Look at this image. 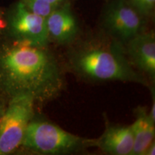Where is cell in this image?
<instances>
[{
  "mask_svg": "<svg viewBox=\"0 0 155 155\" xmlns=\"http://www.w3.org/2000/svg\"><path fill=\"white\" fill-rule=\"evenodd\" d=\"M63 86L61 68L48 45L0 39V96L6 101L19 96L48 101L60 95Z\"/></svg>",
  "mask_w": 155,
  "mask_h": 155,
  "instance_id": "cell-1",
  "label": "cell"
},
{
  "mask_svg": "<svg viewBox=\"0 0 155 155\" xmlns=\"http://www.w3.org/2000/svg\"><path fill=\"white\" fill-rule=\"evenodd\" d=\"M71 66L83 78L93 81H119L144 83L134 69L122 45L111 42H90L71 54Z\"/></svg>",
  "mask_w": 155,
  "mask_h": 155,
  "instance_id": "cell-2",
  "label": "cell"
},
{
  "mask_svg": "<svg viewBox=\"0 0 155 155\" xmlns=\"http://www.w3.org/2000/svg\"><path fill=\"white\" fill-rule=\"evenodd\" d=\"M91 143L92 139L78 137L35 115L28 126L19 150L38 154H65L92 147Z\"/></svg>",
  "mask_w": 155,
  "mask_h": 155,
  "instance_id": "cell-3",
  "label": "cell"
},
{
  "mask_svg": "<svg viewBox=\"0 0 155 155\" xmlns=\"http://www.w3.org/2000/svg\"><path fill=\"white\" fill-rule=\"evenodd\" d=\"M35 101L29 96L14 97L7 101L0 120V155L18 152L28 126L35 116Z\"/></svg>",
  "mask_w": 155,
  "mask_h": 155,
  "instance_id": "cell-4",
  "label": "cell"
},
{
  "mask_svg": "<svg viewBox=\"0 0 155 155\" xmlns=\"http://www.w3.org/2000/svg\"><path fill=\"white\" fill-rule=\"evenodd\" d=\"M5 36L7 38L48 45L46 18L29 10L20 0L5 13Z\"/></svg>",
  "mask_w": 155,
  "mask_h": 155,
  "instance_id": "cell-5",
  "label": "cell"
},
{
  "mask_svg": "<svg viewBox=\"0 0 155 155\" xmlns=\"http://www.w3.org/2000/svg\"><path fill=\"white\" fill-rule=\"evenodd\" d=\"M144 18L125 0H114L103 15V26L114 40L121 45L144 32Z\"/></svg>",
  "mask_w": 155,
  "mask_h": 155,
  "instance_id": "cell-6",
  "label": "cell"
},
{
  "mask_svg": "<svg viewBox=\"0 0 155 155\" xmlns=\"http://www.w3.org/2000/svg\"><path fill=\"white\" fill-rule=\"evenodd\" d=\"M125 45V53L133 67H136L154 79L155 36L154 32H141L131 39Z\"/></svg>",
  "mask_w": 155,
  "mask_h": 155,
  "instance_id": "cell-7",
  "label": "cell"
},
{
  "mask_svg": "<svg viewBox=\"0 0 155 155\" xmlns=\"http://www.w3.org/2000/svg\"><path fill=\"white\" fill-rule=\"evenodd\" d=\"M49 39L61 45L71 43L78 35L79 26L68 2L64 3L46 17Z\"/></svg>",
  "mask_w": 155,
  "mask_h": 155,
  "instance_id": "cell-8",
  "label": "cell"
},
{
  "mask_svg": "<svg viewBox=\"0 0 155 155\" xmlns=\"http://www.w3.org/2000/svg\"><path fill=\"white\" fill-rule=\"evenodd\" d=\"M92 147L112 155H131L134 147L131 125H113L106 123L104 133L98 139H92Z\"/></svg>",
  "mask_w": 155,
  "mask_h": 155,
  "instance_id": "cell-9",
  "label": "cell"
},
{
  "mask_svg": "<svg viewBox=\"0 0 155 155\" xmlns=\"http://www.w3.org/2000/svg\"><path fill=\"white\" fill-rule=\"evenodd\" d=\"M131 125L134 147L131 155H144L154 142L155 121L151 119L145 108L139 107L136 111V119Z\"/></svg>",
  "mask_w": 155,
  "mask_h": 155,
  "instance_id": "cell-10",
  "label": "cell"
},
{
  "mask_svg": "<svg viewBox=\"0 0 155 155\" xmlns=\"http://www.w3.org/2000/svg\"><path fill=\"white\" fill-rule=\"evenodd\" d=\"M25 7L35 14L47 17L58 7L68 0H20Z\"/></svg>",
  "mask_w": 155,
  "mask_h": 155,
  "instance_id": "cell-11",
  "label": "cell"
},
{
  "mask_svg": "<svg viewBox=\"0 0 155 155\" xmlns=\"http://www.w3.org/2000/svg\"><path fill=\"white\" fill-rule=\"evenodd\" d=\"M125 1L144 17L152 15L155 7V0H125Z\"/></svg>",
  "mask_w": 155,
  "mask_h": 155,
  "instance_id": "cell-12",
  "label": "cell"
},
{
  "mask_svg": "<svg viewBox=\"0 0 155 155\" xmlns=\"http://www.w3.org/2000/svg\"><path fill=\"white\" fill-rule=\"evenodd\" d=\"M5 13L3 12L2 9H0V39H2L5 36Z\"/></svg>",
  "mask_w": 155,
  "mask_h": 155,
  "instance_id": "cell-13",
  "label": "cell"
},
{
  "mask_svg": "<svg viewBox=\"0 0 155 155\" xmlns=\"http://www.w3.org/2000/svg\"><path fill=\"white\" fill-rule=\"evenodd\" d=\"M7 102L0 96V120L2 117L4 113H5L6 106H7Z\"/></svg>",
  "mask_w": 155,
  "mask_h": 155,
  "instance_id": "cell-14",
  "label": "cell"
},
{
  "mask_svg": "<svg viewBox=\"0 0 155 155\" xmlns=\"http://www.w3.org/2000/svg\"><path fill=\"white\" fill-rule=\"evenodd\" d=\"M155 144L154 141L150 145V147L147 149V150L145 152L144 155H154L155 154Z\"/></svg>",
  "mask_w": 155,
  "mask_h": 155,
  "instance_id": "cell-15",
  "label": "cell"
}]
</instances>
